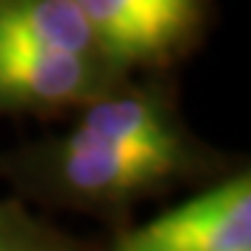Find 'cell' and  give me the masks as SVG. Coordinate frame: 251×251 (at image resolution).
Returning <instances> with one entry per match:
<instances>
[{"label": "cell", "mask_w": 251, "mask_h": 251, "mask_svg": "<svg viewBox=\"0 0 251 251\" xmlns=\"http://www.w3.org/2000/svg\"><path fill=\"white\" fill-rule=\"evenodd\" d=\"M184 165V151L64 137L48 159L59 190L84 201H123L156 187Z\"/></svg>", "instance_id": "cell-1"}, {"label": "cell", "mask_w": 251, "mask_h": 251, "mask_svg": "<svg viewBox=\"0 0 251 251\" xmlns=\"http://www.w3.org/2000/svg\"><path fill=\"white\" fill-rule=\"evenodd\" d=\"M115 251H251V184L234 179L120 237Z\"/></svg>", "instance_id": "cell-2"}, {"label": "cell", "mask_w": 251, "mask_h": 251, "mask_svg": "<svg viewBox=\"0 0 251 251\" xmlns=\"http://www.w3.org/2000/svg\"><path fill=\"white\" fill-rule=\"evenodd\" d=\"M98 56L0 45V112H45L103 95Z\"/></svg>", "instance_id": "cell-3"}, {"label": "cell", "mask_w": 251, "mask_h": 251, "mask_svg": "<svg viewBox=\"0 0 251 251\" xmlns=\"http://www.w3.org/2000/svg\"><path fill=\"white\" fill-rule=\"evenodd\" d=\"M92 31L98 53L112 64L156 62L190 34L151 0H73Z\"/></svg>", "instance_id": "cell-4"}, {"label": "cell", "mask_w": 251, "mask_h": 251, "mask_svg": "<svg viewBox=\"0 0 251 251\" xmlns=\"http://www.w3.org/2000/svg\"><path fill=\"white\" fill-rule=\"evenodd\" d=\"M0 45L100 56L73 0H0Z\"/></svg>", "instance_id": "cell-5"}, {"label": "cell", "mask_w": 251, "mask_h": 251, "mask_svg": "<svg viewBox=\"0 0 251 251\" xmlns=\"http://www.w3.org/2000/svg\"><path fill=\"white\" fill-rule=\"evenodd\" d=\"M78 140H103V143L143 145V148H171L184 151L179 134L153 100L140 95L95 100L78 126L70 131Z\"/></svg>", "instance_id": "cell-6"}, {"label": "cell", "mask_w": 251, "mask_h": 251, "mask_svg": "<svg viewBox=\"0 0 251 251\" xmlns=\"http://www.w3.org/2000/svg\"><path fill=\"white\" fill-rule=\"evenodd\" d=\"M0 251H36L31 232L6 206H0Z\"/></svg>", "instance_id": "cell-7"}, {"label": "cell", "mask_w": 251, "mask_h": 251, "mask_svg": "<svg viewBox=\"0 0 251 251\" xmlns=\"http://www.w3.org/2000/svg\"><path fill=\"white\" fill-rule=\"evenodd\" d=\"M153 6H159L171 20H176L179 25H184L187 31H193L196 25V14H198V3L196 0H151Z\"/></svg>", "instance_id": "cell-8"}]
</instances>
